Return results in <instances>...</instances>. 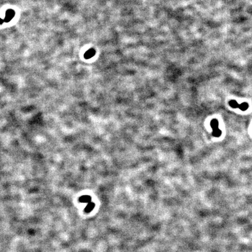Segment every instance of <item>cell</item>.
Listing matches in <instances>:
<instances>
[{
  "label": "cell",
  "instance_id": "6da1fadb",
  "mask_svg": "<svg viewBox=\"0 0 252 252\" xmlns=\"http://www.w3.org/2000/svg\"><path fill=\"white\" fill-rule=\"evenodd\" d=\"M211 127L213 129V136L215 137H220L221 136L222 131L218 128V121L217 119H213L210 123Z\"/></svg>",
  "mask_w": 252,
  "mask_h": 252
},
{
  "label": "cell",
  "instance_id": "7a4b0ae2",
  "mask_svg": "<svg viewBox=\"0 0 252 252\" xmlns=\"http://www.w3.org/2000/svg\"><path fill=\"white\" fill-rule=\"evenodd\" d=\"M15 15V12L13 10H12V9H9V10L6 11V14H5V16L4 21L5 22L8 23L11 21Z\"/></svg>",
  "mask_w": 252,
  "mask_h": 252
},
{
  "label": "cell",
  "instance_id": "3957f363",
  "mask_svg": "<svg viewBox=\"0 0 252 252\" xmlns=\"http://www.w3.org/2000/svg\"><path fill=\"white\" fill-rule=\"evenodd\" d=\"M96 53V51L94 49H91L87 51L84 54V58L85 59H90L95 56Z\"/></svg>",
  "mask_w": 252,
  "mask_h": 252
},
{
  "label": "cell",
  "instance_id": "277c9868",
  "mask_svg": "<svg viewBox=\"0 0 252 252\" xmlns=\"http://www.w3.org/2000/svg\"><path fill=\"white\" fill-rule=\"evenodd\" d=\"M79 201L81 202H91V197L89 196H82L80 197L79 199Z\"/></svg>",
  "mask_w": 252,
  "mask_h": 252
},
{
  "label": "cell",
  "instance_id": "5b68a950",
  "mask_svg": "<svg viewBox=\"0 0 252 252\" xmlns=\"http://www.w3.org/2000/svg\"><path fill=\"white\" fill-rule=\"evenodd\" d=\"M95 207V204L93 203V202H89L88 204L87 207H85V211L86 213H90V212L92 211V210Z\"/></svg>",
  "mask_w": 252,
  "mask_h": 252
},
{
  "label": "cell",
  "instance_id": "8992f818",
  "mask_svg": "<svg viewBox=\"0 0 252 252\" xmlns=\"http://www.w3.org/2000/svg\"><path fill=\"white\" fill-rule=\"evenodd\" d=\"M249 108V104L246 102H243V103H241L239 105V109H240L242 111H245Z\"/></svg>",
  "mask_w": 252,
  "mask_h": 252
},
{
  "label": "cell",
  "instance_id": "52a82bcc",
  "mask_svg": "<svg viewBox=\"0 0 252 252\" xmlns=\"http://www.w3.org/2000/svg\"><path fill=\"white\" fill-rule=\"evenodd\" d=\"M229 105L230 106L233 107V108H239V104H238V102L235 100H230L229 102Z\"/></svg>",
  "mask_w": 252,
  "mask_h": 252
},
{
  "label": "cell",
  "instance_id": "ba28073f",
  "mask_svg": "<svg viewBox=\"0 0 252 252\" xmlns=\"http://www.w3.org/2000/svg\"><path fill=\"white\" fill-rule=\"evenodd\" d=\"M4 22V19H1V18H0V25H2V24H3Z\"/></svg>",
  "mask_w": 252,
  "mask_h": 252
}]
</instances>
